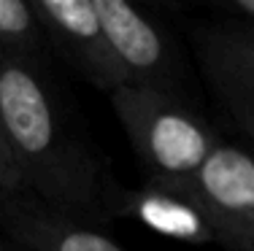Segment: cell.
I'll return each instance as SVG.
<instances>
[{
  "instance_id": "6da1fadb",
  "label": "cell",
  "mask_w": 254,
  "mask_h": 251,
  "mask_svg": "<svg viewBox=\"0 0 254 251\" xmlns=\"http://www.w3.org/2000/svg\"><path fill=\"white\" fill-rule=\"evenodd\" d=\"M0 127L30 195L100 227L111 219L119 184L68 113L46 62L0 51Z\"/></svg>"
},
{
  "instance_id": "7a4b0ae2",
  "label": "cell",
  "mask_w": 254,
  "mask_h": 251,
  "mask_svg": "<svg viewBox=\"0 0 254 251\" xmlns=\"http://www.w3.org/2000/svg\"><path fill=\"white\" fill-rule=\"evenodd\" d=\"M108 103L141 162L146 181L192 184L222 138L184 95L146 84H119Z\"/></svg>"
},
{
  "instance_id": "3957f363",
  "label": "cell",
  "mask_w": 254,
  "mask_h": 251,
  "mask_svg": "<svg viewBox=\"0 0 254 251\" xmlns=\"http://www.w3.org/2000/svg\"><path fill=\"white\" fill-rule=\"evenodd\" d=\"M187 35L211 98L254 151V22L197 19Z\"/></svg>"
},
{
  "instance_id": "277c9868",
  "label": "cell",
  "mask_w": 254,
  "mask_h": 251,
  "mask_svg": "<svg viewBox=\"0 0 254 251\" xmlns=\"http://www.w3.org/2000/svg\"><path fill=\"white\" fill-rule=\"evenodd\" d=\"M98 27L127 84L181 92L184 59L171 33L149 14L143 0H89Z\"/></svg>"
},
{
  "instance_id": "5b68a950",
  "label": "cell",
  "mask_w": 254,
  "mask_h": 251,
  "mask_svg": "<svg viewBox=\"0 0 254 251\" xmlns=\"http://www.w3.org/2000/svg\"><path fill=\"white\" fill-rule=\"evenodd\" d=\"M216 246L254 251V151L222 141L192 181Z\"/></svg>"
},
{
  "instance_id": "8992f818",
  "label": "cell",
  "mask_w": 254,
  "mask_h": 251,
  "mask_svg": "<svg viewBox=\"0 0 254 251\" xmlns=\"http://www.w3.org/2000/svg\"><path fill=\"white\" fill-rule=\"evenodd\" d=\"M44 35L70 68L100 92L127 84L103 38L89 0H30Z\"/></svg>"
},
{
  "instance_id": "52a82bcc",
  "label": "cell",
  "mask_w": 254,
  "mask_h": 251,
  "mask_svg": "<svg viewBox=\"0 0 254 251\" xmlns=\"http://www.w3.org/2000/svg\"><path fill=\"white\" fill-rule=\"evenodd\" d=\"M0 235L25 251H127L100 224L46 205L27 189L0 200Z\"/></svg>"
},
{
  "instance_id": "ba28073f",
  "label": "cell",
  "mask_w": 254,
  "mask_h": 251,
  "mask_svg": "<svg viewBox=\"0 0 254 251\" xmlns=\"http://www.w3.org/2000/svg\"><path fill=\"white\" fill-rule=\"evenodd\" d=\"M125 216L143 224L162 238L192 246H216L192 184L143 181L138 189L117 187L111 200V219Z\"/></svg>"
},
{
  "instance_id": "9c48e42d",
  "label": "cell",
  "mask_w": 254,
  "mask_h": 251,
  "mask_svg": "<svg viewBox=\"0 0 254 251\" xmlns=\"http://www.w3.org/2000/svg\"><path fill=\"white\" fill-rule=\"evenodd\" d=\"M49 41L30 0H0V51L46 62Z\"/></svg>"
},
{
  "instance_id": "30bf717a",
  "label": "cell",
  "mask_w": 254,
  "mask_h": 251,
  "mask_svg": "<svg viewBox=\"0 0 254 251\" xmlns=\"http://www.w3.org/2000/svg\"><path fill=\"white\" fill-rule=\"evenodd\" d=\"M143 3H154V5H165L173 11H184V8H208L216 11L219 19H244L254 22V0H143Z\"/></svg>"
},
{
  "instance_id": "8fae6325",
  "label": "cell",
  "mask_w": 254,
  "mask_h": 251,
  "mask_svg": "<svg viewBox=\"0 0 254 251\" xmlns=\"http://www.w3.org/2000/svg\"><path fill=\"white\" fill-rule=\"evenodd\" d=\"M22 178H19V170H16V162L11 157V149L5 143V135H3V127H0V200L14 192H22Z\"/></svg>"
},
{
  "instance_id": "7c38bea8",
  "label": "cell",
  "mask_w": 254,
  "mask_h": 251,
  "mask_svg": "<svg viewBox=\"0 0 254 251\" xmlns=\"http://www.w3.org/2000/svg\"><path fill=\"white\" fill-rule=\"evenodd\" d=\"M0 251H25V249H19L16 243H11L8 238H3V235H0Z\"/></svg>"
}]
</instances>
